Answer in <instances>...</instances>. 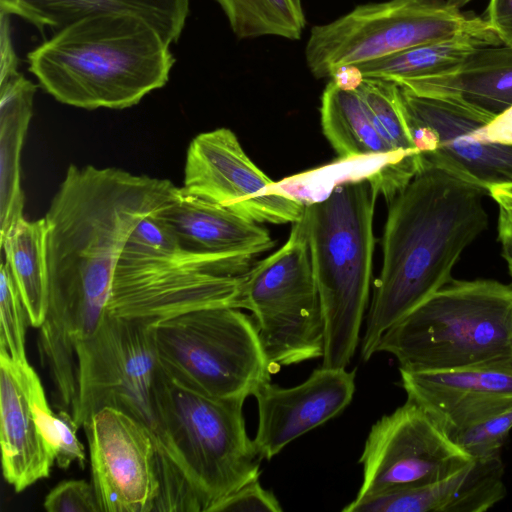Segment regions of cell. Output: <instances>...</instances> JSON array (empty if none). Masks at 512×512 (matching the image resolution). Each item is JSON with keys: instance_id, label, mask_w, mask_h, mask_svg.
Returning a JSON list of instances; mask_svg holds the SVG:
<instances>
[{"instance_id": "obj_1", "label": "cell", "mask_w": 512, "mask_h": 512, "mask_svg": "<svg viewBox=\"0 0 512 512\" xmlns=\"http://www.w3.org/2000/svg\"><path fill=\"white\" fill-rule=\"evenodd\" d=\"M175 190L167 179L69 165L44 216L49 297L38 348L55 397L76 394V348L102 321L130 234Z\"/></svg>"}, {"instance_id": "obj_2", "label": "cell", "mask_w": 512, "mask_h": 512, "mask_svg": "<svg viewBox=\"0 0 512 512\" xmlns=\"http://www.w3.org/2000/svg\"><path fill=\"white\" fill-rule=\"evenodd\" d=\"M486 195L485 189L424 159L389 203L382 269L361 345L363 361L376 353L392 325L453 279L464 250L488 227Z\"/></svg>"}, {"instance_id": "obj_3", "label": "cell", "mask_w": 512, "mask_h": 512, "mask_svg": "<svg viewBox=\"0 0 512 512\" xmlns=\"http://www.w3.org/2000/svg\"><path fill=\"white\" fill-rule=\"evenodd\" d=\"M170 45L141 17L94 15L28 52V70L62 104L125 109L167 84L175 63Z\"/></svg>"}, {"instance_id": "obj_4", "label": "cell", "mask_w": 512, "mask_h": 512, "mask_svg": "<svg viewBox=\"0 0 512 512\" xmlns=\"http://www.w3.org/2000/svg\"><path fill=\"white\" fill-rule=\"evenodd\" d=\"M154 325L105 312L93 335L76 348L78 395L71 415L80 428L95 411L111 407L142 424L158 456L161 492L157 512H200L199 497L158 414Z\"/></svg>"}, {"instance_id": "obj_5", "label": "cell", "mask_w": 512, "mask_h": 512, "mask_svg": "<svg viewBox=\"0 0 512 512\" xmlns=\"http://www.w3.org/2000/svg\"><path fill=\"white\" fill-rule=\"evenodd\" d=\"M366 177L335 185L306 203L311 262L323 317L322 367L346 368L358 345L372 276L377 196Z\"/></svg>"}, {"instance_id": "obj_6", "label": "cell", "mask_w": 512, "mask_h": 512, "mask_svg": "<svg viewBox=\"0 0 512 512\" xmlns=\"http://www.w3.org/2000/svg\"><path fill=\"white\" fill-rule=\"evenodd\" d=\"M376 352L392 354L399 370L410 372L510 356L512 285L493 279H452L392 325Z\"/></svg>"}, {"instance_id": "obj_7", "label": "cell", "mask_w": 512, "mask_h": 512, "mask_svg": "<svg viewBox=\"0 0 512 512\" xmlns=\"http://www.w3.org/2000/svg\"><path fill=\"white\" fill-rule=\"evenodd\" d=\"M154 396L163 427L202 511L259 479L262 458L246 431L245 400L198 392L171 376L159 361Z\"/></svg>"}, {"instance_id": "obj_8", "label": "cell", "mask_w": 512, "mask_h": 512, "mask_svg": "<svg viewBox=\"0 0 512 512\" xmlns=\"http://www.w3.org/2000/svg\"><path fill=\"white\" fill-rule=\"evenodd\" d=\"M153 336L160 365L207 396L246 400L271 381L256 322L239 308L180 313L156 323Z\"/></svg>"}, {"instance_id": "obj_9", "label": "cell", "mask_w": 512, "mask_h": 512, "mask_svg": "<svg viewBox=\"0 0 512 512\" xmlns=\"http://www.w3.org/2000/svg\"><path fill=\"white\" fill-rule=\"evenodd\" d=\"M254 259L182 249L154 255L123 249L105 312L156 324L198 308L241 309L243 282Z\"/></svg>"}, {"instance_id": "obj_10", "label": "cell", "mask_w": 512, "mask_h": 512, "mask_svg": "<svg viewBox=\"0 0 512 512\" xmlns=\"http://www.w3.org/2000/svg\"><path fill=\"white\" fill-rule=\"evenodd\" d=\"M469 0H388L355 7L314 26L305 58L316 78L344 64L362 65L429 42L491 28L461 11Z\"/></svg>"}, {"instance_id": "obj_11", "label": "cell", "mask_w": 512, "mask_h": 512, "mask_svg": "<svg viewBox=\"0 0 512 512\" xmlns=\"http://www.w3.org/2000/svg\"><path fill=\"white\" fill-rule=\"evenodd\" d=\"M242 308L253 313L271 366L323 356L324 317L304 214L293 223L286 243L246 273Z\"/></svg>"}, {"instance_id": "obj_12", "label": "cell", "mask_w": 512, "mask_h": 512, "mask_svg": "<svg viewBox=\"0 0 512 512\" xmlns=\"http://www.w3.org/2000/svg\"><path fill=\"white\" fill-rule=\"evenodd\" d=\"M472 459L407 399L372 425L359 458L363 479L355 499L437 481Z\"/></svg>"}, {"instance_id": "obj_13", "label": "cell", "mask_w": 512, "mask_h": 512, "mask_svg": "<svg viewBox=\"0 0 512 512\" xmlns=\"http://www.w3.org/2000/svg\"><path fill=\"white\" fill-rule=\"evenodd\" d=\"M190 194L257 223L299 221L306 202L260 170L229 128L195 136L187 149L182 186Z\"/></svg>"}, {"instance_id": "obj_14", "label": "cell", "mask_w": 512, "mask_h": 512, "mask_svg": "<svg viewBox=\"0 0 512 512\" xmlns=\"http://www.w3.org/2000/svg\"><path fill=\"white\" fill-rule=\"evenodd\" d=\"M417 148L427 161L485 189L512 184V144L472 136L498 115L453 95H419L400 86Z\"/></svg>"}, {"instance_id": "obj_15", "label": "cell", "mask_w": 512, "mask_h": 512, "mask_svg": "<svg viewBox=\"0 0 512 512\" xmlns=\"http://www.w3.org/2000/svg\"><path fill=\"white\" fill-rule=\"evenodd\" d=\"M92 485L101 512H157L161 484L158 456L149 431L111 407L83 424Z\"/></svg>"}, {"instance_id": "obj_16", "label": "cell", "mask_w": 512, "mask_h": 512, "mask_svg": "<svg viewBox=\"0 0 512 512\" xmlns=\"http://www.w3.org/2000/svg\"><path fill=\"white\" fill-rule=\"evenodd\" d=\"M355 378V370L321 366L294 387L263 384L253 395L258 408L253 442L259 456L272 459L290 442L341 413L352 401Z\"/></svg>"}, {"instance_id": "obj_17", "label": "cell", "mask_w": 512, "mask_h": 512, "mask_svg": "<svg viewBox=\"0 0 512 512\" xmlns=\"http://www.w3.org/2000/svg\"><path fill=\"white\" fill-rule=\"evenodd\" d=\"M40 379L29 363L0 356V443L3 476L16 492L46 478L55 462L33 409Z\"/></svg>"}, {"instance_id": "obj_18", "label": "cell", "mask_w": 512, "mask_h": 512, "mask_svg": "<svg viewBox=\"0 0 512 512\" xmlns=\"http://www.w3.org/2000/svg\"><path fill=\"white\" fill-rule=\"evenodd\" d=\"M399 371L407 399L445 433L480 406L512 397V355L451 369Z\"/></svg>"}, {"instance_id": "obj_19", "label": "cell", "mask_w": 512, "mask_h": 512, "mask_svg": "<svg viewBox=\"0 0 512 512\" xmlns=\"http://www.w3.org/2000/svg\"><path fill=\"white\" fill-rule=\"evenodd\" d=\"M506 496L500 453L473 458L437 481L354 499L344 512H485Z\"/></svg>"}, {"instance_id": "obj_20", "label": "cell", "mask_w": 512, "mask_h": 512, "mask_svg": "<svg viewBox=\"0 0 512 512\" xmlns=\"http://www.w3.org/2000/svg\"><path fill=\"white\" fill-rule=\"evenodd\" d=\"M182 250L204 254H237L256 258L274 247L269 231L217 204L176 187L154 212Z\"/></svg>"}, {"instance_id": "obj_21", "label": "cell", "mask_w": 512, "mask_h": 512, "mask_svg": "<svg viewBox=\"0 0 512 512\" xmlns=\"http://www.w3.org/2000/svg\"><path fill=\"white\" fill-rule=\"evenodd\" d=\"M320 116L323 134L340 160L380 157L388 162L380 186V194L388 203L419 171L393 152L356 90H344L329 81L321 97Z\"/></svg>"}, {"instance_id": "obj_22", "label": "cell", "mask_w": 512, "mask_h": 512, "mask_svg": "<svg viewBox=\"0 0 512 512\" xmlns=\"http://www.w3.org/2000/svg\"><path fill=\"white\" fill-rule=\"evenodd\" d=\"M0 8L41 31L45 28L57 31L94 15H135L149 22L172 44L183 32L190 0H0Z\"/></svg>"}, {"instance_id": "obj_23", "label": "cell", "mask_w": 512, "mask_h": 512, "mask_svg": "<svg viewBox=\"0 0 512 512\" xmlns=\"http://www.w3.org/2000/svg\"><path fill=\"white\" fill-rule=\"evenodd\" d=\"M396 83L419 95L458 96L499 115L512 107V48L481 47L446 74Z\"/></svg>"}, {"instance_id": "obj_24", "label": "cell", "mask_w": 512, "mask_h": 512, "mask_svg": "<svg viewBox=\"0 0 512 512\" xmlns=\"http://www.w3.org/2000/svg\"><path fill=\"white\" fill-rule=\"evenodd\" d=\"M36 90L20 72L0 82V241L24 218L20 159Z\"/></svg>"}, {"instance_id": "obj_25", "label": "cell", "mask_w": 512, "mask_h": 512, "mask_svg": "<svg viewBox=\"0 0 512 512\" xmlns=\"http://www.w3.org/2000/svg\"><path fill=\"white\" fill-rule=\"evenodd\" d=\"M502 45L492 28L466 32L358 65L365 78L394 82L446 74L477 49Z\"/></svg>"}, {"instance_id": "obj_26", "label": "cell", "mask_w": 512, "mask_h": 512, "mask_svg": "<svg viewBox=\"0 0 512 512\" xmlns=\"http://www.w3.org/2000/svg\"><path fill=\"white\" fill-rule=\"evenodd\" d=\"M0 244L31 326L39 328L46 317L49 297L44 217L34 221L22 218Z\"/></svg>"}, {"instance_id": "obj_27", "label": "cell", "mask_w": 512, "mask_h": 512, "mask_svg": "<svg viewBox=\"0 0 512 512\" xmlns=\"http://www.w3.org/2000/svg\"><path fill=\"white\" fill-rule=\"evenodd\" d=\"M356 91L363 99L377 131L393 152L420 170L424 159L415 144L400 86L390 80L365 78Z\"/></svg>"}, {"instance_id": "obj_28", "label": "cell", "mask_w": 512, "mask_h": 512, "mask_svg": "<svg viewBox=\"0 0 512 512\" xmlns=\"http://www.w3.org/2000/svg\"><path fill=\"white\" fill-rule=\"evenodd\" d=\"M239 39L277 36L298 40L305 27L300 0H215Z\"/></svg>"}, {"instance_id": "obj_29", "label": "cell", "mask_w": 512, "mask_h": 512, "mask_svg": "<svg viewBox=\"0 0 512 512\" xmlns=\"http://www.w3.org/2000/svg\"><path fill=\"white\" fill-rule=\"evenodd\" d=\"M33 409L43 438L51 449L55 462L62 469L77 462L81 468L85 465V450L78 440L76 432L79 426L66 410L53 413L47 403L41 382L33 394Z\"/></svg>"}, {"instance_id": "obj_30", "label": "cell", "mask_w": 512, "mask_h": 512, "mask_svg": "<svg viewBox=\"0 0 512 512\" xmlns=\"http://www.w3.org/2000/svg\"><path fill=\"white\" fill-rule=\"evenodd\" d=\"M512 429V398L448 434L472 458L500 453Z\"/></svg>"}, {"instance_id": "obj_31", "label": "cell", "mask_w": 512, "mask_h": 512, "mask_svg": "<svg viewBox=\"0 0 512 512\" xmlns=\"http://www.w3.org/2000/svg\"><path fill=\"white\" fill-rule=\"evenodd\" d=\"M28 325H31L28 312L4 261L0 271V356L28 363L25 349Z\"/></svg>"}, {"instance_id": "obj_32", "label": "cell", "mask_w": 512, "mask_h": 512, "mask_svg": "<svg viewBox=\"0 0 512 512\" xmlns=\"http://www.w3.org/2000/svg\"><path fill=\"white\" fill-rule=\"evenodd\" d=\"M48 512H101L92 483L68 480L59 483L45 497Z\"/></svg>"}, {"instance_id": "obj_33", "label": "cell", "mask_w": 512, "mask_h": 512, "mask_svg": "<svg viewBox=\"0 0 512 512\" xmlns=\"http://www.w3.org/2000/svg\"><path fill=\"white\" fill-rule=\"evenodd\" d=\"M281 512L282 507L272 491L253 480L213 504L207 512Z\"/></svg>"}, {"instance_id": "obj_34", "label": "cell", "mask_w": 512, "mask_h": 512, "mask_svg": "<svg viewBox=\"0 0 512 512\" xmlns=\"http://www.w3.org/2000/svg\"><path fill=\"white\" fill-rule=\"evenodd\" d=\"M154 212L142 219L134 228L124 250L154 255L181 249L165 225L155 217Z\"/></svg>"}, {"instance_id": "obj_35", "label": "cell", "mask_w": 512, "mask_h": 512, "mask_svg": "<svg viewBox=\"0 0 512 512\" xmlns=\"http://www.w3.org/2000/svg\"><path fill=\"white\" fill-rule=\"evenodd\" d=\"M498 204L497 234L501 254L512 277V198L498 193H490Z\"/></svg>"}, {"instance_id": "obj_36", "label": "cell", "mask_w": 512, "mask_h": 512, "mask_svg": "<svg viewBox=\"0 0 512 512\" xmlns=\"http://www.w3.org/2000/svg\"><path fill=\"white\" fill-rule=\"evenodd\" d=\"M486 20L502 45L512 48V0H490Z\"/></svg>"}, {"instance_id": "obj_37", "label": "cell", "mask_w": 512, "mask_h": 512, "mask_svg": "<svg viewBox=\"0 0 512 512\" xmlns=\"http://www.w3.org/2000/svg\"><path fill=\"white\" fill-rule=\"evenodd\" d=\"M0 82L19 73V59L15 52L10 27V15L0 12Z\"/></svg>"}, {"instance_id": "obj_38", "label": "cell", "mask_w": 512, "mask_h": 512, "mask_svg": "<svg viewBox=\"0 0 512 512\" xmlns=\"http://www.w3.org/2000/svg\"><path fill=\"white\" fill-rule=\"evenodd\" d=\"M472 136L483 142L512 144V107L499 114L486 126L474 127Z\"/></svg>"}, {"instance_id": "obj_39", "label": "cell", "mask_w": 512, "mask_h": 512, "mask_svg": "<svg viewBox=\"0 0 512 512\" xmlns=\"http://www.w3.org/2000/svg\"><path fill=\"white\" fill-rule=\"evenodd\" d=\"M365 77L358 65L344 64L338 66L332 72L330 81L344 90H357Z\"/></svg>"}, {"instance_id": "obj_40", "label": "cell", "mask_w": 512, "mask_h": 512, "mask_svg": "<svg viewBox=\"0 0 512 512\" xmlns=\"http://www.w3.org/2000/svg\"><path fill=\"white\" fill-rule=\"evenodd\" d=\"M490 193H498V194L505 195V196H507L509 198H512V184L501 185V186H494V187L489 189V194Z\"/></svg>"}]
</instances>
